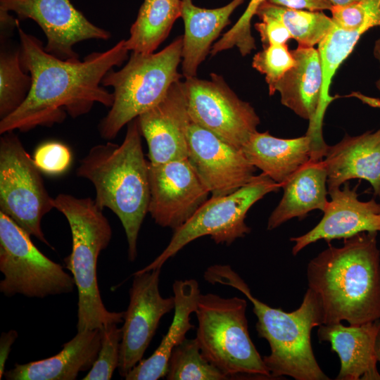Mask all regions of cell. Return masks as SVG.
Segmentation results:
<instances>
[{
	"mask_svg": "<svg viewBox=\"0 0 380 380\" xmlns=\"http://www.w3.org/2000/svg\"><path fill=\"white\" fill-rule=\"evenodd\" d=\"M260 22L255 24L259 32L263 47L271 44H287L291 36L284 24L277 18L267 15H258Z\"/></svg>",
	"mask_w": 380,
	"mask_h": 380,
	"instance_id": "36",
	"label": "cell"
},
{
	"mask_svg": "<svg viewBox=\"0 0 380 380\" xmlns=\"http://www.w3.org/2000/svg\"><path fill=\"white\" fill-rule=\"evenodd\" d=\"M187 160L214 197L236 191L255 176L256 167L241 148L192 121L188 130Z\"/></svg>",
	"mask_w": 380,
	"mask_h": 380,
	"instance_id": "15",
	"label": "cell"
},
{
	"mask_svg": "<svg viewBox=\"0 0 380 380\" xmlns=\"http://www.w3.org/2000/svg\"><path fill=\"white\" fill-rule=\"evenodd\" d=\"M100 329L77 331L58 354L23 365L15 364L4 374L7 380H74L89 370L101 348Z\"/></svg>",
	"mask_w": 380,
	"mask_h": 380,
	"instance_id": "21",
	"label": "cell"
},
{
	"mask_svg": "<svg viewBox=\"0 0 380 380\" xmlns=\"http://www.w3.org/2000/svg\"><path fill=\"white\" fill-rule=\"evenodd\" d=\"M117 323L105 325L101 329V348L92 367L83 380H109L120 361L122 328Z\"/></svg>",
	"mask_w": 380,
	"mask_h": 380,
	"instance_id": "34",
	"label": "cell"
},
{
	"mask_svg": "<svg viewBox=\"0 0 380 380\" xmlns=\"http://www.w3.org/2000/svg\"><path fill=\"white\" fill-rule=\"evenodd\" d=\"M148 146L151 164L187 158L188 130L191 120L184 82H174L158 104L137 117Z\"/></svg>",
	"mask_w": 380,
	"mask_h": 380,
	"instance_id": "16",
	"label": "cell"
},
{
	"mask_svg": "<svg viewBox=\"0 0 380 380\" xmlns=\"http://www.w3.org/2000/svg\"><path fill=\"white\" fill-rule=\"evenodd\" d=\"M277 6L312 11H330L333 7L328 0H267Z\"/></svg>",
	"mask_w": 380,
	"mask_h": 380,
	"instance_id": "37",
	"label": "cell"
},
{
	"mask_svg": "<svg viewBox=\"0 0 380 380\" xmlns=\"http://www.w3.org/2000/svg\"><path fill=\"white\" fill-rule=\"evenodd\" d=\"M327 144L314 137L282 139L256 132L241 147L248 161L280 186L312 160H322Z\"/></svg>",
	"mask_w": 380,
	"mask_h": 380,
	"instance_id": "18",
	"label": "cell"
},
{
	"mask_svg": "<svg viewBox=\"0 0 380 380\" xmlns=\"http://www.w3.org/2000/svg\"><path fill=\"white\" fill-rule=\"evenodd\" d=\"M175 314L167 334L160 345L148 358L141 360L125 377L126 380H157L165 377L173 349L186 338L188 331L194 327L191 315L195 312L201 294L195 279L175 281L172 286Z\"/></svg>",
	"mask_w": 380,
	"mask_h": 380,
	"instance_id": "24",
	"label": "cell"
},
{
	"mask_svg": "<svg viewBox=\"0 0 380 380\" xmlns=\"http://www.w3.org/2000/svg\"><path fill=\"white\" fill-rule=\"evenodd\" d=\"M295 64L296 60L287 44L265 46L254 55L252 61V67L265 75L270 95L275 93L277 84Z\"/></svg>",
	"mask_w": 380,
	"mask_h": 380,
	"instance_id": "31",
	"label": "cell"
},
{
	"mask_svg": "<svg viewBox=\"0 0 380 380\" xmlns=\"http://www.w3.org/2000/svg\"><path fill=\"white\" fill-rule=\"evenodd\" d=\"M14 12L18 20L31 19L46 38L44 49L61 58H76L73 48L88 39L108 40L111 34L91 23L70 0H0V12Z\"/></svg>",
	"mask_w": 380,
	"mask_h": 380,
	"instance_id": "12",
	"label": "cell"
},
{
	"mask_svg": "<svg viewBox=\"0 0 380 380\" xmlns=\"http://www.w3.org/2000/svg\"><path fill=\"white\" fill-rule=\"evenodd\" d=\"M331 18L339 27L365 34L380 27V0H359L345 7H332Z\"/></svg>",
	"mask_w": 380,
	"mask_h": 380,
	"instance_id": "32",
	"label": "cell"
},
{
	"mask_svg": "<svg viewBox=\"0 0 380 380\" xmlns=\"http://www.w3.org/2000/svg\"><path fill=\"white\" fill-rule=\"evenodd\" d=\"M281 186L262 172L236 191L208 199L173 235L163 251L135 273L161 268L182 248L198 238L210 236L216 243L229 245L251 232L245 219L248 210L266 194Z\"/></svg>",
	"mask_w": 380,
	"mask_h": 380,
	"instance_id": "8",
	"label": "cell"
},
{
	"mask_svg": "<svg viewBox=\"0 0 380 380\" xmlns=\"http://www.w3.org/2000/svg\"><path fill=\"white\" fill-rule=\"evenodd\" d=\"M333 7H345L352 5L359 0H328Z\"/></svg>",
	"mask_w": 380,
	"mask_h": 380,
	"instance_id": "40",
	"label": "cell"
},
{
	"mask_svg": "<svg viewBox=\"0 0 380 380\" xmlns=\"http://www.w3.org/2000/svg\"><path fill=\"white\" fill-rule=\"evenodd\" d=\"M373 55L374 58L378 61L380 69V38L377 39L374 42L373 48ZM376 87L380 91V77L376 81Z\"/></svg>",
	"mask_w": 380,
	"mask_h": 380,
	"instance_id": "39",
	"label": "cell"
},
{
	"mask_svg": "<svg viewBox=\"0 0 380 380\" xmlns=\"http://www.w3.org/2000/svg\"><path fill=\"white\" fill-rule=\"evenodd\" d=\"M0 271L4 276L0 291L8 297L43 298L70 293L75 286L73 277L45 256L30 235L1 211Z\"/></svg>",
	"mask_w": 380,
	"mask_h": 380,
	"instance_id": "9",
	"label": "cell"
},
{
	"mask_svg": "<svg viewBox=\"0 0 380 380\" xmlns=\"http://www.w3.org/2000/svg\"><path fill=\"white\" fill-rule=\"evenodd\" d=\"M245 0H232L216 8H204L191 0H182L184 25L182 37V70L184 77H196L200 64L210 52L212 44L230 23V16Z\"/></svg>",
	"mask_w": 380,
	"mask_h": 380,
	"instance_id": "23",
	"label": "cell"
},
{
	"mask_svg": "<svg viewBox=\"0 0 380 380\" xmlns=\"http://www.w3.org/2000/svg\"><path fill=\"white\" fill-rule=\"evenodd\" d=\"M182 0H144L125 40L132 52L153 53L167 37L175 20L182 15Z\"/></svg>",
	"mask_w": 380,
	"mask_h": 380,
	"instance_id": "26",
	"label": "cell"
},
{
	"mask_svg": "<svg viewBox=\"0 0 380 380\" xmlns=\"http://www.w3.org/2000/svg\"><path fill=\"white\" fill-rule=\"evenodd\" d=\"M380 319L358 325L341 322L323 324L317 336L329 342L339 357L341 367L337 380H380L374 353V340Z\"/></svg>",
	"mask_w": 380,
	"mask_h": 380,
	"instance_id": "20",
	"label": "cell"
},
{
	"mask_svg": "<svg viewBox=\"0 0 380 380\" xmlns=\"http://www.w3.org/2000/svg\"><path fill=\"white\" fill-rule=\"evenodd\" d=\"M41 170L12 132L0 139V211L30 236L51 246L43 233V217L54 208Z\"/></svg>",
	"mask_w": 380,
	"mask_h": 380,
	"instance_id": "10",
	"label": "cell"
},
{
	"mask_svg": "<svg viewBox=\"0 0 380 380\" xmlns=\"http://www.w3.org/2000/svg\"><path fill=\"white\" fill-rule=\"evenodd\" d=\"M184 87L192 122L239 148L256 132L260 118L215 73L210 80L185 77Z\"/></svg>",
	"mask_w": 380,
	"mask_h": 380,
	"instance_id": "11",
	"label": "cell"
},
{
	"mask_svg": "<svg viewBox=\"0 0 380 380\" xmlns=\"http://www.w3.org/2000/svg\"><path fill=\"white\" fill-rule=\"evenodd\" d=\"M18 337L17 331L10 330L8 332H3L0 338V379L5 373V364L8 359L11 346Z\"/></svg>",
	"mask_w": 380,
	"mask_h": 380,
	"instance_id": "38",
	"label": "cell"
},
{
	"mask_svg": "<svg viewBox=\"0 0 380 380\" xmlns=\"http://www.w3.org/2000/svg\"><path fill=\"white\" fill-rule=\"evenodd\" d=\"M182 51V37H179L158 53L132 52L125 66L106 74L101 84L113 88L114 99L98 126L103 139H113L125 125L163 99L181 78Z\"/></svg>",
	"mask_w": 380,
	"mask_h": 380,
	"instance_id": "6",
	"label": "cell"
},
{
	"mask_svg": "<svg viewBox=\"0 0 380 380\" xmlns=\"http://www.w3.org/2000/svg\"><path fill=\"white\" fill-rule=\"evenodd\" d=\"M246 308L244 298L201 293L194 312L196 338L203 357L229 379L246 376L269 379L270 372L249 336Z\"/></svg>",
	"mask_w": 380,
	"mask_h": 380,
	"instance_id": "7",
	"label": "cell"
},
{
	"mask_svg": "<svg viewBox=\"0 0 380 380\" xmlns=\"http://www.w3.org/2000/svg\"><path fill=\"white\" fill-rule=\"evenodd\" d=\"M377 232L329 245L308 263V288L317 296L323 324L358 325L380 319V251Z\"/></svg>",
	"mask_w": 380,
	"mask_h": 380,
	"instance_id": "2",
	"label": "cell"
},
{
	"mask_svg": "<svg viewBox=\"0 0 380 380\" xmlns=\"http://www.w3.org/2000/svg\"><path fill=\"white\" fill-rule=\"evenodd\" d=\"M20 59L32 84L27 97L11 114L0 120V134L27 132L37 126L51 127L67 115L75 118L89 113L96 103L110 108L113 94L101 81L115 66L127 58L125 39L102 52L84 58L61 59L44 49L42 42L25 32L17 19Z\"/></svg>",
	"mask_w": 380,
	"mask_h": 380,
	"instance_id": "1",
	"label": "cell"
},
{
	"mask_svg": "<svg viewBox=\"0 0 380 380\" xmlns=\"http://www.w3.org/2000/svg\"><path fill=\"white\" fill-rule=\"evenodd\" d=\"M160 271L158 268L134 274L122 327L118 366L122 377L142 360L160 319L175 308L174 296L164 298L160 293Z\"/></svg>",
	"mask_w": 380,
	"mask_h": 380,
	"instance_id": "13",
	"label": "cell"
},
{
	"mask_svg": "<svg viewBox=\"0 0 380 380\" xmlns=\"http://www.w3.org/2000/svg\"><path fill=\"white\" fill-rule=\"evenodd\" d=\"M265 1L267 0H251L246 9L234 25L212 46L210 53L215 55L236 46L240 53L245 56L255 50L256 46L255 39L251 33V20L259 8Z\"/></svg>",
	"mask_w": 380,
	"mask_h": 380,
	"instance_id": "33",
	"label": "cell"
},
{
	"mask_svg": "<svg viewBox=\"0 0 380 380\" xmlns=\"http://www.w3.org/2000/svg\"><path fill=\"white\" fill-rule=\"evenodd\" d=\"M374 353L377 362H380V323L374 340Z\"/></svg>",
	"mask_w": 380,
	"mask_h": 380,
	"instance_id": "41",
	"label": "cell"
},
{
	"mask_svg": "<svg viewBox=\"0 0 380 380\" xmlns=\"http://www.w3.org/2000/svg\"><path fill=\"white\" fill-rule=\"evenodd\" d=\"M165 377L167 380L229 379L203 357L196 338H185L173 349Z\"/></svg>",
	"mask_w": 380,
	"mask_h": 380,
	"instance_id": "30",
	"label": "cell"
},
{
	"mask_svg": "<svg viewBox=\"0 0 380 380\" xmlns=\"http://www.w3.org/2000/svg\"><path fill=\"white\" fill-rule=\"evenodd\" d=\"M322 160L328 189L339 188L353 179L367 180L375 196L380 194V128L351 137L346 134L327 145Z\"/></svg>",
	"mask_w": 380,
	"mask_h": 380,
	"instance_id": "19",
	"label": "cell"
},
{
	"mask_svg": "<svg viewBox=\"0 0 380 380\" xmlns=\"http://www.w3.org/2000/svg\"><path fill=\"white\" fill-rule=\"evenodd\" d=\"M379 198H380V194H379Z\"/></svg>",
	"mask_w": 380,
	"mask_h": 380,
	"instance_id": "42",
	"label": "cell"
},
{
	"mask_svg": "<svg viewBox=\"0 0 380 380\" xmlns=\"http://www.w3.org/2000/svg\"><path fill=\"white\" fill-rule=\"evenodd\" d=\"M295 65L277 84L274 91L281 103L299 117L309 120L308 132L313 129L319 108L322 68L318 50L300 47L291 51Z\"/></svg>",
	"mask_w": 380,
	"mask_h": 380,
	"instance_id": "22",
	"label": "cell"
},
{
	"mask_svg": "<svg viewBox=\"0 0 380 380\" xmlns=\"http://www.w3.org/2000/svg\"><path fill=\"white\" fill-rule=\"evenodd\" d=\"M222 284L239 290L252 303L258 319V335L267 340L270 347V353L262 358L272 378L329 379L317 363L312 348V329L323 324L324 317L321 303L311 289L306 291L300 307L288 312L255 298L234 271L224 276Z\"/></svg>",
	"mask_w": 380,
	"mask_h": 380,
	"instance_id": "4",
	"label": "cell"
},
{
	"mask_svg": "<svg viewBox=\"0 0 380 380\" xmlns=\"http://www.w3.org/2000/svg\"><path fill=\"white\" fill-rule=\"evenodd\" d=\"M327 184L322 160H312L300 167L281 184L283 196L270 215L267 229L272 230L295 217L304 218L314 210L324 212L329 203Z\"/></svg>",
	"mask_w": 380,
	"mask_h": 380,
	"instance_id": "25",
	"label": "cell"
},
{
	"mask_svg": "<svg viewBox=\"0 0 380 380\" xmlns=\"http://www.w3.org/2000/svg\"><path fill=\"white\" fill-rule=\"evenodd\" d=\"M137 118L127 124L121 144L110 141L93 146L80 160L77 177L90 181L95 202L110 209L120 220L127 237L130 261L137 255V239L148 213V162L145 159Z\"/></svg>",
	"mask_w": 380,
	"mask_h": 380,
	"instance_id": "3",
	"label": "cell"
},
{
	"mask_svg": "<svg viewBox=\"0 0 380 380\" xmlns=\"http://www.w3.org/2000/svg\"><path fill=\"white\" fill-rule=\"evenodd\" d=\"M148 213L155 222L174 231L208 199L210 192L187 158L161 164L148 162Z\"/></svg>",
	"mask_w": 380,
	"mask_h": 380,
	"instance_id": "14",
	"label": "cell"
},
{
	"mask_svg": "<svg viewBox=\"0 0 380 380\" xmlns=\"http://www.w3.org/2000/svg\"><path fill=\"white\" fill-rule=\"evenodd\" d=\"M270 15L281 22L300 47L318 45L335 25L331 17L323 11L288 8L267 1L259 8L256 15Z\"/></svg>",
	"mask_w": 380,
	"mask_h": 380,
	"instance_id": "29",
	"label": "cell"
},
{
	"mask_svg": "<svg viewBox=\"0 0 380 380\" xmlns=\"http://www.w3.org/2000/svg\"><path fill=\"white\" fill-rule=\"evenodd\" d=\"M33 160L41 172L49 175H59L66 172L72 163L70 148L58 141H47L35 150Z\"/></svg>",
	"mask_w": 380,
	"mask_h": 380,
	"instance_id": "35",
	"label": "cell"
},
{
	"mask_svg": "<svg viewBox=\"0 0 380 380\" xmlns=\"http://www.w3.org/2000/svg\"><path fill=\"white\" fill-rule=\"evenodd\" d=\"M12 33L1 32L0 118L4 119L25 101L30 91L31 75L21 67L20 46L11 44Z\"/></svg>",
	"mask_w": 380,
	"mask_h": 380,
	"instance_id": "28",
	"label": "cell"
},
{
	"mask_svg": "<svg viewBox=\"0 0 380 380\" xmlns=\"http://www.w3.org/2000/svg\"><path fill=\"white\" fill-rule=\"evenodd\" d=\"M362 35L357 31L344 30L335 24L317 45L322 68V87L317 120L310 131L312 134H322L323 117L328 105L333 100L329 95L332 79L340 65L352 53Z\"/></svg>",
	"mask_w": 380,
	"mask_h": 380,
	"instance_id": "27",
	"label": "cell"
},
{
	"mask_svg": "<svg viewBox=\"0 0 380 380\" xmlns=\"http://www.w3.org/2000/svg\"><path fill=\"white\" fill-rule=\"evenodd\" d=\"M356 186L348 182L342 189H328L331 200L320 222L303 235L292 237V254L297 255L307 246L319 240L347 239L364 232H380V203L374 198L358 199Z\"/></svg>",
	"mask_w": 380,
	"mask_h": 380,
	"instance_id": "17",
	"label": "cell"
},
{
	"mask_svg": "<svg viewBox=\"0 0 380 380\" xmlns=\"http://www.w3.org/2000/svg\"><path fill=\"white\" fill-rule=\"evenodd\" d=\"M53 206L66 217L72 234L71 253L64 262L78 291L77 331L122 322L125 312H110L106 308L97 282L98 258L112 237V229L103 210L94 199L68 194L57 195Z\"/></svg>",
	"mask_w": 380,
	"mask_h": 380,
	"instance_id": "5",
	"label": "cell"
}]
</instances>
